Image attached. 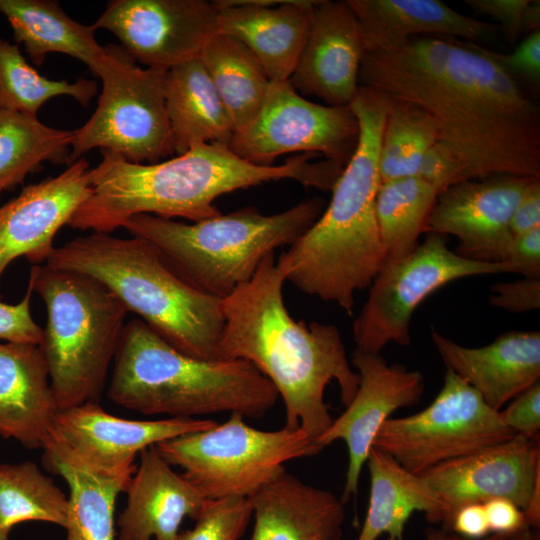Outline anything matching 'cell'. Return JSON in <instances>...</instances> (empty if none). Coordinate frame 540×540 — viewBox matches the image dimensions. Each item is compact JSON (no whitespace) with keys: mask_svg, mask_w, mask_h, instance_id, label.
Wrapping results in <instances>:
<instances>
[{"mask_svg":"<svg viewBox=\"0 0 540 540\" xmlns=\"http://www.w3.org/2000/svg\"><path fill=\"white\" fill-rule=\"evenodd\" d=\"M359 84L428 113L440 141L467 162L475 179H540L537 105L465 40L419 36L367 51Z\"/></svg>","mask_w":540,"mask_h":540,"instance_id":"6da1fadb","label":"cell"},{"mask_svg":"<svg viewBox=\"0 0 540 540\" xmlns=\"http://www.w3.org/2000/svg\"><path fill=\"white\" fill-rule=\"evenodd\" d=\"M286 273L267 255L253 277L222 300V359L250 362L275 387L285 407L288 429L301 428L314 441L331 425L326 386L338 383L342 404L354 398L353 371L338 328L296 321L283 299Z\"/></svg>","mask_w":540,"mask_h":540,"instance_id":"7a4b0ae2","label":"cell"},{"mask_svg":"<svg viewBox=\"0 0 540 540\" xmlns=\"http://www.w3.org/2000/svg\"><path fill=\"white\" fill-rule=\"evenodd\" d=\"M90 169V194L67 225L109 233L136 214L192 222L221 214L215 200L229 192L264 182L291 179L331 190L344 166L313 161L316 154L289 157L272 166L252 164L221 144H201L157 163H132L108 150Z\"/></svg>","mask_w":540,"mask_h":540,"instance_id":"3957f363","label":"cell"},{"mask_svg":"<svg viewBox=\"0 0 540 540\" xmlns=\"http://www.w3.org/2000/svg\"><path fill=\"white\" fill-rule=\"evenodd\" d=\"M359 124L356 149L315 223L278 263L300 291L352 314L355 293L369 287L385 262L376 213L384 96L360 86L350 104Z\"/></svg>","mask_w":540,"mask_h":540,"instance_id":"277c9868","label":"cell"},{"mask_svg":"<svg viewBox=\"0 0 540 540\" xmlns=\"http://www.w3.org/2000/svg\"><path fill=\"white\" fill-rule=\"evenodd\" d=\"M108 397L145 415L194 418L229 412L258 419L279 395L250 362L188 356L134 318L121 334Z\"/></svg>","mask_w":540,"mask_h":540,"instance_id":"5b68a950","label":"cell"},{"mask_svg":"<svg viewBox=\"0 0 540 540\" xmlns=\"http://www.w3.org/2000/svg\"><path fill=\"white\" fill-rule=\"evenodd\" d=\"M45 264L97 279L180 352L222 359L223 299L190 285L145 239L92 232L54 247Z\"/></svg>","mask_w":540,"mask_h":540,"instance_id":"8992f818","label":"cell"},{"mask_svg":"<svg viewBox=\"0 0 540 540\" xmlns=\"http://www.w3.org/2000/svg\"><path fill=\"white\" fill-rule=\"evenodd\" d=\"M323 208L324 201L313 198L273 215L248 206L190 224L136 214L121 227L151 243L194 288L224 299L253 277L267 255L302 236Z\"/></svg>","mask_w":540,"mask_h":540,"instance_id":"52a82bcc","label":"cell"},{"mask_svg":"<svg viewBox=\"0 0 540 540\" xmlns=\"http://www.w3.org/2000/svg\"><path fill=\"white\" fill-rule=\"evenodd\" d=\"M28 282L46 306L39 346L58 411L98 403L127 309L103 283L78 272L33 265Z\"/></svg>","mask_w":540,"mask_h":540,"instance_id":"ba28073f","label":"cell"},{"mask_svg":"<svg viewBox=\"0 0 540 540\" xmlns=\"http://www.w3.org/2000/svg\"><path fill=\"white\" fill-rule=\"evenodd\" d=\"M214 427L156 444L157 452L207 500L250 497L286 470L289 460L319 454L323 447L301 428L265 431L232 413Z\"/></svg>","mask_w":540,"mask_h":540,"instance_id":"9c48e42d","label":"cell"},{"mask_svg":"<svg viewBox=\"0 0 540 540\" xmlns=\"http://www.w3.org/2000/svg\"><path fill=\"white\" fill-rule=\"evenodd\" d=\"M94 76L102 81L97 107L73 131L67 165L100 148L132 163H157L174 154L164 95L165 69L140 67L120 46H104Z\"/></svg>","mask_w":540,"mask_h":540,"instance_id":"30bf717a","label":"cell"},{"mask_svg":"<svg viewBox=\"0 0 540 540\" xmlns=\"http://www.w3.org/2000/svg\"><path fill=\"white\" fill-rule=\"evenodd\" d=\"M516 434L502 422L468 383L446 369L444 383L433 402L418 413L387 419L373 446L404 468L424 471Z\"/></svg>","mask_w":540,"mask_h":540,"instance_id":"8fae6325","label":"cell"},{"mask_svg":"<svg viewBox=\"0 0 540 540\" xmlns=\"http://www.w3.org/2000/svg\"><path fill=\"white\" fill-rule=\"evenodd\" d=\"M504 263L467 259L448 248L445 236L428 233L410 254L383 264L353 324L357 349L380 354L389 343H411L416 308L434 291L461 278L508 273Z\"/></svg>","mask_w":540,"mask_h":540,"instance_id":"7c38bea8","label":"cell"},{"mask_svg":"<svg viewBox=\"0 0 540 540\" xmlns=\"http://www.w3.org/2000/svg\"><path fill=\"white\" fill-rule=\"evenodd\" d=\"M359 139V124L350 106L307 100L289 80L271 81L254 118L235 132L229 148L252 164L272 166L292 152L322 155L345 166Z\"/></svg>","mask_w":540,"mask_h":540,"instance_id":"4fadbf2b","label":"cell"},{"mask_svg":"<svg viewBox=\"0 0 540 540\" xmlns=\"http://www.w3.org/2000/svg\"><path fill=\"white\" fill-rule=\"evenodd\" d=\"M219 5L206 0H112L93 23L145 67L168 70L198 58L218 34Z\"/></svg>","mask_w":540,"mask_h":540,"instance_id":"5bb4252c","label":"cell"},{"mask_svg":"<svg viewBox=\"0 0 540 540\" xmlns=\"http://www.w3.org/2000/svg\"><path fill=\"white\" fill-rule=\"evenodd\" d=\"M419 475L437 496L448 528L468 504L505 498L524 510L540 478V441L516 434Z\"/></svg>","mask_w":540,"mask_h":540,"instance_id":"9a60e30c","label":"cell"},{"mask_svg":"<svg viewBox=\"0 0 540 540\" xmlns=\"http://www.w3.org/2000/svg\"><path fill=\"white\" fill-rule=\"evenodd\" d=\"M352 363L359 375L358 390L345 411L315 440L323 448L343 440L348 468L340 499L356 495L363 465L383 423L396 410L417 404L424 393L423 375L400 364L390 365L380 355L357 349Z\"/></svg>","mask_w":540,"mask_h":540,"instance_id":"2e32d148","label":"cell"},{"mask_svg":"<svg viewBox=\"0 0 540 540\" xmlns=\"http://www.w3.org/2000/svg\"><path fill=\"white\" fill-rule=\"evenodd\" d=\"M532 179L499 174L450 186L438 194L426 232L455 236L462 257L502 263L512 214Z\"/></svg>","mask_w":540,"mask_h":540,"instance_id":"e0dca14e","label":"cell"},{"mask_svg":"<svg viewBox=\"0 0 540 540\" xmlns=\"http://www.w3.org/2000/svg\"><path fill=\"white\" fill-rule=\"evenodd\" d=\"M90 169L83 157L0 206V280L19 257L45 264L55 235L90 194Z\"/></svg>","mask_w":540,"mask_h":540,"instance_id":"ac0fdd59","label":"cell"},{"mask_svg":"<svg viewBox=\"0 0 540 540\" xmlns=\"http://www.w3.org/2000/svg\"><path fill=\"white\" fill-rule=\"evenodd\" d=\"M216 424L200 418L124 419L107 413L96 402H86L59 411L52 428L86 464L114 472L136 468V455L149 447Z\"/></svg>","mask_w":540,"mask_h":540,"instance_id":"d6986e66","label":"cell"},{"mask_svg":"<svg viewBox=\"0 0 540 540\" xmlns=\"http://www.w3.org/2000/svg\"><path fill=\"white\" fill-rule=\"evenodd\" d=\"M365 45L348 1H318L310 29L289 78L301 95L330 106H350L357 95Z\"/></svg>","mask_w":540,"mask_h":540,"instance_id":"ffe728a7","label":"cell"},{"mask_svg":"<svg viewBox=\"0 0 540 540\" xmlns=\"http://www.w3.org/2000/svg\"><path fill=\"white\" fill-rule=\"evenodd\" d=\"M433 344L446 365L493 410L540 379V332L508 331L482 347H467L433 331Z\"/></svg>","mask_w":540,"mask_h":540,"instance_id":"44dd1931","label":"cell"},{"mask_svg":"<svg viewBox=\"0 0 540 540\" xmlns=\"http://www.w3.org/2000/svg\"><path fill=\"white\" fill-rule=\"evenodd\" d=\"M218 33L245 44L270 81L291 77L318 1L219 0Z\"/></svg>","mask_w":540,"mask_h":540,"instance_id":"7402d4cb","label":"cell"},{"mask_svg":"<svg viewBox=\"0 0 540 540\" xmlns=\"http://www.w3.org/2000/svg\"><path fill=\"white\" fill-rule=\"evenodd\" d=\"M119 514L117 540H177L185 517L195 520L205 499L162 458L154 446L140 452Z\"/></svg>","mask_w":540,"mask_h":540,"instance_id":"603a6c76","label":"cell"},{"mask_svg":"<svg viewBox=\"0 0 540 540\" xmlns=\"http://www.w3.org/2000/svg\"><path fill=\"white\" fill-rule=\"evenodd\" d=\"M248 498L255 519L251 540H341L343 536L342 500L286 470Z\"/></svg>","mask_w":540,"mask_h":540,"instance_id":"cb8c5ba5","label":"cell"},{"mask_svg":"<svg viewBox=\"0 0 540 540\" xmlns=\"http://www.w3.org/2000/svg\"><path fill=\"white\" fill-rule=\"evenodd\" d=\"M58 412L40 346L0 342V436L40 448Z\"/></svg>","mask_w":540,"mask_h":540,"instance_id":"d4e9b609","label":"cell"},{"mask_svg":"<svg viewBox=\"0 0 540 540\" xmlns=\"http://www.w3.org/2000/svg\"><path fill=\"white\" fill-rule=\"evenodd\" d=\"M43 463L69 487L64 540H115L114 511L136 468L103 471L81 460L51 428L45 438Z\"/></svg>","mask_w":540,"mask_h":540,"instance_id":"484cf974","label":"cell"},{"mask_svg":"<svg viewBox=\"0 0 540 540\" xmlns=\"http://www.w3.org/2000/svg\"><path fill=\"white\" fill-rule=\"evenodd\" d=\"M363 36L365 52L413 37L434 36L476 42L495 28L439 0H347Z\"/></svg>","mask_w":540,"mask_h":540,"instance_id":"4316f807","label":"cell"},{"mask_svg":"<svg viewBox=\"0 0 540 540\" xmlns=\"http://www.w3.org/2000/svg\"><path fill=\"white\" fill-rule=\"evenodd\" d=\"M164 95L175 155L201 144L229 146L233 124L199 57L166 71Z\"/></svg>","mask_w":540,"mask_h":540,"instance_id":"83f0119b","label":"cell"},{"mask_svg":"<svg viewBox=\"0 0 540 540\" xmlns=\"http://www.w3.org/2000/svg\"><path fill=\"white\" fill-rule=\"evenodd\" d=\"M366 463L370 473L367 514L357 540H403L405 525L414 512L442 523L441 504L419 474L404 468L391 455L372 447Z\"/></svg>","mask_w":540,"mask_h":540,"instance_id":"f1b7e54d","label":"cell"},{"mask_svg":"<svg viewBox=\"0 0 540 540\" xmlns=\"http://www.w3.org/2000/svg\"><path fill=\"white\" fill-rule=\"evenodd\" d=\"M0 14L36 66L48 54L62 53L81 61L95 75L105 52L95 38L96 29L71 18L58 1L0 0Z\"/></svg>","mask_w":540,"mask_h":540,"instance_id":"f546056e","label":"cell"},{"mask_svg":"<svg viewBox=\"0 0 540 540\" xmlns=\"http://www.w3.org/2000/svg\"><path fill=\"white\" fill-rule=\"evenodd\" d=\"M237 132L257 114L270 79L253 52L238 39L218 33L200 56ZM234 132V133H235Z\"/></svg>","mask_w":540,"mask_h":540,"instance_id":"4dcf8cb0","label":"cell"},{"mask_svg":"<svg viewBox=\"0 0 540 540\" xmlns=\"http://www.w3.org/2000/svg\"><path fill=\"white\" fill-rule=\"evenodd\" d=\"M73 135L45 125L37 116L0 110V197L43 162L67 164Z\"/></svg>","mask_w":540,"mask_h":540,"instance_id":"1f68e13d","label":"cell"},{"mask_svg":"<svg viewBox=\"0 0 540 540\" xmlns=\"http://www.w3.org/2000/svg\"><path fill=\"white\" fill-rule=\"evenodd\" d=\"M438 194L432 185L418 177L380 183L375 213L385 262L416 249L420 235L426 232L427 219Z\"/></svg>","mask_w":540,"mask_h":540,"instance_id":"d6a6232c","label":"cell"},{"mask_svg":"<svg viewBox=\"0 0 540 540\" xmlns=\"http://www.w3.org/2000/svg\"><path fill=\"white\" fill-rule=\"evenodd\" d=\"M68 497L31 461L0 465V531L25 521H42L65 528Z\"/></svg>","mask_w":540,"mask_h":540,"instance_id":"836d02e7","label":"cell"},{"mask_svg":"<svg viewBox=\"0 0 540 540\" xmlns=\"http://www.w3.org/2000/svg\"><path fill=\"white\" fill-rule=\"evenodd\" d=\"M382 95L385 120L380 141V180L416 177L425 154L440 140L436 124L418 106Z\"/></svg>","mask_w":540,"mask_h":540,"instance_id":"e575fe53","label":"cell"},{"mask_svg":"<svg viewBox=\"0 0 540 540\" xmlns=\"http://www.w3.org/2000/svg\"><path fill=\"white\" fill-rule=\"evenodd\" d=\"M98 90L94 80H52L33 68L17 44L0 38V110L37 116L41 106L57 96H70L88 107Z\"/></svg>","mask_w":540,"mask_h":540,"instance_id":"d590c367","label":"cell"},{"mask_svg":"<svg viewBox=\"0 0 540 540\" xmlns=\"http://www.w3.org/2000/svg\"><path fill=\"white\" fill-rule=\"evenodd\" d=\"M252 515L248 497L206 500L194 527L179 532L177 540H239Z\"/></svg>","mask_w":540,"mask_h":540,"instance_id":"8d00e7d4","label":"cell"},{"mask_svg":"<svg viewBox=\"0 0 540 540\" xmlns=\"http://www.w3.org/2000/svg\"><path fill=\"white\" fill-rule=\"evenodd\" d=\"M465 41L471 48L491 59L517 83L520 80L533 85L539 84L540 30L528 34L515 50L508 54L491 50L476 42Z\"/></svg>","mask_w":540,"mask_h":540,"instance_id":"74e56055","label":"cell"},{"mask_svg":"<svg viewBox=\"0 0 540 540\" xmlns=\"http://www.w3.org/2000/svg\"><path fill=\"white\" fill-rule=\"evenodd\" d=\"M416 177L432 185L439 193L455 184L475 179L467 162L440 140L425 154Z\"/></svg>","mask_w":540,"mask_h":540,"instance_id":"f35d334b","label":"cell"},{"mask_svg":"<svg viewBox=\"0 0 540 540\" xmlns=\"http://www.w3.org/2000/svg\"><path fill=\"white\" fill-rule=\"evenodd\" d=\"M32 293L33 287L28 282L27 291L20 302L9 304L0 301V340L40 345L43 329L31 315Z\"/></svg>","mask_w":540,"mask_h":540,"instance_id":"ab89813d","label":"cell"},{"mask_svg":"<svg viewBox=\"0 0 540 540\" xmlns=\"http://www.w3.org/2000/svg\"><path fill=\"white\" fill-rule=\"evenodd\" d=\"M502 422L515 434L539 438L540 430V381L534 383L499 411Z\"/></svg>","mask_w":540,"mask_h":540,"instance_id":"60d3db41","label":"cell"},{"mask_svg":"<svg viewBox=\"0 0 540 540\" xmlns=\"http://www.w3.org/2000/svg\"><path fill=\"white\" fill-rule=\"evenodd\" d=\"M475 11L498 21L510 42L527 32V16L531 0H465Z\"/></svg>","mask_w":540,"mask_h":540,"instance_id":"b9f144b4","label":"cell"},{"mask_svg":"<svg viewBox=\"0 0 540 540\" xmlns=\"http://www.w3.org/2000/svg\"><path fill=\"white\" fill-rule=\"evenodd\" d=\"M491 291L490 305L505 311L521 313L540 308V278L498 282Z\"/></svg>","mask_w":540,"mask_h":540,"instance_id":"7bdbcfd3","label":"cell"},{"mask_svg":"<svg viewBox=\"0 0 540 540\" xmlns=\"http://www.w3.org/2000/svg\"><path fill=\"white\" fill-rule=\"evenodd\" d=\"M502 263L509 267L510 273H519L524 278H540V227L513 236Z\"/></svg>","mask_w":540,"mask_h":540,"instance_id":"ee69618b","label":"cell"},{"mask_svg":"<svg viewBox=\"0 0 540 540\" xmlns=\"http://www.w3.org/2000/svg\"><path fill=\"white\" fill-rule=\"evenodd\" d=\"M490 532L511 535L528 527L523 510L505 498H494L484 503Z\"/></svg>","mask_w":540,"mask_h":540,"instance_id":"f6af8a7d","label":"cell"},{"mask_svg":"<svg viewBox=\"0 0 540 540\" xmlns=\"http://www.w3.org/2000/svg\"><path fill=\"white\" fill-rule=\"evenodd\" d=\"M540 227V179L530 180L520 197L510 221L513 236Z\"/></svg>","mask_w":540,"mask_h":540,"instance_id":"bcb514c9","label":"cell"},{"mask_svg":"<svg viewBox=\"0 0 540 540\" xmlns=\"http://www.w3.org/2000/svg\"><path fill=\"white\" fill-rule=\"evenodd\" d=\"M455 532L468 539H481L490 533L484 503H473L459 508L451 522Z\"/></svg>","mask_w":540,"mask_h":540,"instance_id":"7dc6e473","label":"cell"},{"mask_svg":"<svg viewBox=\"0 0 540 540\" xmlns=\"http://www.w3.org/2000/svg\"><path fill=\"white\" fill-rule=\"evenodd\" d=\"M508 540H539V538L529 527H526L517 533L509 535Z\"/></svg>","mask_w":540,"mask_h":540,"instance_id":"c3c4849f","label":"cell"},{"mask_svg":"<svg viewBox=\"0 0 540 540\" xmlns=\"http://www.w3.org/2000/svg\"><path fill=\"white\" fill-rule=\"evenodd\" d=\"M448 540H508V536L494 533L493 535L486 536L481 539H468V538H461V537L453 536V537H448Z\"/></svg>","mask_w":540,"mask_h":540,"instance_id":"681fc988","label":"cell"},{"mask_svg":"<svg viewBox=\"0 0 540 540\" xmlns=\"http://www.w3.org/2000/svg\"><path fill=\"white\" fill-rule=\"evenodd\" d=\"M313 540H318V539H313ZM425 540H448V536L443 531L431 530L429 533H427Z\"/></svg>","mask_w":540,"mask_h":540,"instance_id":"f907efd6","label":"cell"},{"mask_svg":"<svg viewBox=\"0 0 540 540\" xmlns=\"http://www.w3.org/2000/svg\"><path fill=\"white\" fill-rule=\"evenodd\" d=\"M8 536L9 535H6V534H4L3 532L0 531V540H9Z\"/></svg>","mask_w":540,"mask_h":540,"instance_id":"816d5d0a","label":"cell"}]
</instances>
